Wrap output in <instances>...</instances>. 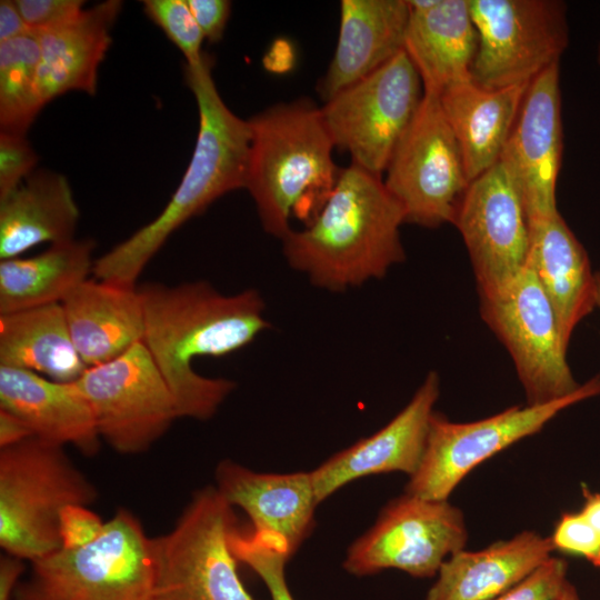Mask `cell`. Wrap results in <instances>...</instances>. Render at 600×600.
I'll list each match as a JSON object with an SVG mask.
<instances>
[{
    "label": "cell",
    "mask_w": 600,
    "mask_h": 600,
    "mask_svg": "<svg viewBox=\"0 0 600 600\" xmlns=\"http://www.w3.org/2000/svg\"><path fill=\"white\" fill-rule=\"evenodd\" d=\"M553 600H580V597L576 587L569 580H567Z\"/></svg>",
    "instance_id": "7bdbcfd3"
},
{
    "label": "cell",
    "mask_w": 600,
    "mask_h": 600,
    "mask_svg": "<svg viewBox=\"0 0 600 600\" xmlns=\"http://www.w3.org/2000/svg\"><path fill=\"white\" fill-rule=\"evenodd\" d=\"M439 393V376L430 371L408 404L384 427L311 471L318 503L366 476L393 471L412 476L423 456Z\"/></svg>",
    "instance_id": "e0dca14e"
},
{
    "label": "cell",
    "mask_w": 600,
    "mask_h": 600,
    "mask_svg": "<svg viewBox=\"0 0 600 600\" xmlns=\"http://www.w3.org/2000/svg\"><path fill=\"white\" fill-rule=\"evenodd\" d=\"M80 211L68 179L37 170L0 199V259L19 257L44 242L74 238Z\"/></svg>",
    "instance_id": "4316f807"
},
{
    "label": "cell",
    "mask_w": 600,
    "mask_h": 600,
    "mask_svg": "<svg viewBox=\"0 0 600 600\" xmlns=\"http://www.w3.org/2000/svg\"><path fill=\"white\" fill-rule=\"evenodd\" d=\"M104 523L88 506L71 504L63 508L59 519L61 548L74 549L93 541Z\"/></svg>",
    "instance_id": "8d00e7d4"
},
{
    "label": "cell",
    "mask_w": 600,
    "mask_h": 600,
    "mask_svg": "<svg viewBox=\"0 0 600 600\" xmlns=\"http://www.w3.org/2000/svg\"><path fill=\"white\" fill-rule=\"evenodd\" d=\"M600 394V372L572 394L538 406H512L471 422H452L433 412L426 448L406 493L428 500H448L477 466L511 444L539 432L562 410Z\"/></svg>",
    "instance_id": "30bf717a"
},
{
    "label": "cell",
    "mask_w": 600,
    "mask_h": 600,
    "mask_svg": "<svg viewBox=\"0 0 600 600\" xmlns=\"http://www.w3.org/2000/svg\"><path fill=\"white\" fill-rule=\"evenodd\" d=\"M204 39L218 42L222 39L230 17L231 2L227 0H187Z\"/></svg>",
    "instance_id": "74e56055"
},
{
    "label": "cell",
    "mask_w": 600,
    "mask_h": 600,
    "mask_svg": "<svg viewBox=\"0 0 600 600\" xmlns=\"http://www.w3.org/2000/svg\"><path fill=\"white\" fill-rule=\"evenodd\" d=\"M138 290L144 313L142 342L173 396L179 418L210 419L236 382L201 376L192 361L236 352L269 328L262 297L254 289L226 296L200 280L149 282Z\"/></svg>",
    "instance_id": "6da1fadb"
},
{
    "label": "cell",
    "mask_w": 600,
    "mask_h": 600,
    "mask_svg": "<svg viewBox=\"0 0 600 600\" xmlns=\"http://www.w3.org/2000/svg\"><path fill=\"white\" fill-rule=\"evenodd\" d=\"M597 307L600 309V270L596 271Z\"/></svg>",
    "instance_id": "ee69618b"
},
{
    "label": "cell",
    "mask_w": 600,
    "mask_h": 600,
    "mask_svg": "<svg viewBox=\"0 0 600 600\" xmlns=\"http://www.w3.org/2000/svg\"><path fill=\"white\" fill-rule=\"evenodd\" d=\"M37 437L0 449V546L34 562L61 548L59 519L71 504L90 506L94 484L64 452Z\"/></svg>",
    "instance_id": "5b68a950"
},
{
    "label": "cell",
    "mask_w": 600,
    "mask_h": 600,
    "mask_svg": "<svg viewBox=\"0 0 600 600\" xmlns=\"http://www.w3.org/2000/svg\"><path fill=\"white\" fill-rule=\"evenodd\" d=\"M554 550L584 558L600 570V533L579 512H564L550 536Z\"/></svg>",
    "instance_id": "d6a6232c"
},
{
    "label": "cell",
    "mask_w": 600,
    "mask_h": 600,
    "mask_svg": "<svg viewBox=\"0 0 600 600\" xmlns=\"http://www.w3.org/2000/svg\"><path fill=\"white\" fill-rule=\"evenodd\" d=\"M237 530L232 506L216 487L197 491L173 528L154 538L153 600H254L238 573Z\"/></svg>",
    "instance_id": "52a82bcc"
},
{
    "label": "cell",
    "mask_w": 600,
    "mask_h": 600,
    "mask_svg": "<svg viewBox=\"0 0 600 600\" xmlns=\"http://www.w3.org/2000/svg\"><path fill=\"white\" fill-rule=\"evenodd\" d=\"M386 171L384 186L404 222L431 229L454 223L471 181L438 93L424 91Z\"/></svg>",
    "instance_id": "9c48e42d"
},
{
    "label": "cell",
    "mask_w": 600,
    "mask_h": 600,
    "mask_svg": "<svg viewBox=\"0 0 600 600\" xmlns=\"http://www.w3.org/2000/svg\"><path fill=\"white\" fill-rule=\"evenodd\" d=\"M24 571L23 560L11 554L0 559V600H14L19 579Z\"/></svg>",
    "instance_id": "ab89813d"
},
{
    "label": "cell",
    "mask_w": 600,
    "mask_h": 600,
    "mask_svg": "<svg viewBox=\"0 0 600 600\" xmlns=\"http://www.w3.org/2000/svg\"><path fill=\"white\" fill-rule=\"evenodd\" d=\"M583 503L580 513L600 533V493L582 487Z\"/></svg>",
    "instance_id": "b9f144b4"
},
{
    "label": "cell",
    "mask_w": 600,
    "mask_h": 600,
    "mask_svg": "<svg viewBox=\"0 0 600 600\" xmlns=\"http://www.w3.org/2000/svg\"><path fill=\"white\" fill-rule=\"evenodd\" d=\"M32 563L14 600H153L154 538L139 519L119 509L91 542L60 548Z\"/></svg>",
    "instance_id": "8992f818"
},
{
    "label": "cell",
    "mask_w": 600,
    "mask_h": 600,
    "mask_svg": "<svg viewBox=\"0 0 600 600\" xmlns=\"http://www.w3.org/2000/svg\"><path fill=\"white\" fill-rule=\"evenodd\" d=\"M121 8V1L107 0L83 9L61 26L33 31L40 48L39 90L43 106L70 91L96 93L98 70Z\"/></svg>",
    "instance_id": "cb8c5ba5"
},
{
    "label": "cell",
    "mask_w": 600,
    "mask_h": 600,
    "mask_svg": "<svg viewBox=\"0 0 600 600\" xmlns=\"http://www.w3.org/2000/svg\"><path fill=\"white\" fill-rule=\"evenodd\" d=\"M143 10L167 38L180 50L187 66L199 64L204 36L198 26L187 0H144Z\"/></svg>",
    "instance_id": "4dcf8cb0"
},
{
    "label": "cell",
    "mask_w": 600,
    "mask_h": 600,
    "mask_svg": "<svg viewBox=\"0 0 600 600\" xmlns=\"http://www.w3.org/2000/svg\"><path fill=\"white\" fill-rule=\"evenodd\" d=\"M31 31L61 26L83 11L82 0H16Z\"/></svg>",
    "instance_id": "d590c367"
},
{
    "label": "cell",
    "mask_w": 600,
    "mask_h": 600,
    "mask_svg": "<svg viewBox=\"0 0 600 600\" xmlns=\"http://www.w3.org/2000/svg\"><path fill=\"white\" fill-rule=\"evenodd\" d=\"M530 82L487 89L469 79L439 93L471 182L499 161Z\"/></svg>",
    "instance_id": "484cf974"
},
{
    "label": "cell",
    "mask_w": 600,
    "mask_h": 600,
    "mask_svg": "<svg viewBox=\"0 0 600 600\" xmlns=\"http://www.w3.org/2000/svg\"><path fill=\"white\" fill-rule=\"evenodd\" d=\"M530 223L528 266L548 297L564 344L597 307L596 272L589 256L560 212Z\"/></svg>",
    "instance_id": "7402d4cb"
},
{
    "label": "cell",
    "mask_w": 600,
    "mask_h": 600,
    "mask_svg": "<svg viewBox=\"0 0 600 600\" xmlns=\"http://www.w3.org/2000/svg\"><path fill=\"white\" fill-rule=\"evenodd\" d=\"M453 226L468 250L480 299L503 293L528 266L529 218L499 161L470 183Z\"/></svg>",
    "instance_id": "9a60e30c"
},
{
    "label": "cell",
    "mask_w": 600,
    "mask_h": 600,
    "mask_svg": "<svg viewBox=\"0 0 600 600\" xmlns=\"http://www.w3.org/2000/svg\"><path fill=\"white\" fill-rule=\"evenodd\" d=\"M40 48L33 31L0 42V128L26 134L44 107L39 90Z\"/></svg>",
    "instance_id": "f546056e"
},
{
    "label": "cell",
    "mask_w": 600,
    "mask_h": 600,
    "mask_svg": "<svg viewBox=\"0 0 600 600\" xmlns=\"http://www.w3.org/2000/svg\"><path fill=\"white\" fill-rule=\"evenodd\" d=\"M480 314L508 350L527 404L553 402L579 389L553 308L529 266L503 293L481 298Z\"/></svg>",
    "instance_id": "7c38bea8"
},
{
    "label": "cell",
    "mask_w": 600,
    "mask_h": 600,
    "mask_svg": "<svg viewBox=\"0 0 600 600\" xmlns=\"http://www.w3.org/2000/svg\"><path fill=\"white\" fill-rule=\"evenodd\" d=\"M554 550L550 537L521 531L478 550H460L441 566L426 600H491L507 591Z\"/></svg>",
    "instance_id": "d4e9b609"
},
{
    "label": "cell",
    "mask_w": 600,
    "mask_h": 600,
    "mask_svg": "<svg viewBox=\"0 0 600 600\" xmlns=\"http://www.w3.org/2000/svg\"><path fill=\"white\" fill-rule=\"evenodd\" d=\"M231 547L238 561L250 567L266 583L271 600H294L284 574L289 558L273 542L252 532L243 534L237 530Z\"/></svg>",
    "instance_id": "1f68e13d"
},
{
    "label": "cell",
    "mask_w": 600,
    "mask_h": 600,
    "mask_svg": "<svg viewBox=\"0 0 600 600\" xmlns=\"http://www.w3.org/2000/svg\"><path fill=\"white\" fill-rule=\"evenodd\" d=\"M404 51L423 90L440 93L471 79L478 33L469 0H411Z\"/></svg>",
    "instance_id": "ffe728a7"
},
{
    "label": "cell",
    "mask_w": 600,
    "mask_h": 600,
    "mask_svg": "<svg viewBox=\"0 0 600 600\" xmlns=\"http://www.w3.org/2000/svg\"><path fill=\"white\" fill-rule=\"evenodd\" d=\"M31 32L23 20L16 1L0 2V42H4Z\"/></svg>",
    "instance_id": "f35d334b"
},
{
    "label": "cell",
    "mask_w": 600,
    "mask_h": 600,
    "mask_svg": "<svg viewBox=\"0 0 600 600\" xmlns=\"http://www.w3.org/2000/svg\"><path fill=\"white\" fill-rule=\"evenodd\" d=\"M251 141L246 189L262 228L283 239L293 210L309 194L326 201L340 172L321 110L309 99L276 103L248 119Z\"/></svg>",
    "instance_id": "277c9868"
},
{
    "label": "cell",
    "mask_w": 600,
    "mask_h": 600,
    "mask_svg": "<svg viewBox=\"0 0 600 600\" xmlns=\"http://www.w3.org/2000/svg\"><path fill=\"white\" fill-rule=\"evenodd\" d=\"M39 161L26 134L0 132V199L14 191Z\"/></svg>",
    "instance_id": "836d02e7"
},
{
    "label": "cell",
    "mask_w": 600,
    "mask_h": 600,
    "mask_svg": "<svg viewBox=\"0 0 600 600\" xmlns=\"http://www.w3.org/2000/svg\"><path fill=\"white\" fill-rule=\"evenodd\" d=\"M597 61H598V64L600 67V42L598 44V50H597Z\"/></svg>",
    "instance_id": "f6af8a7d"
},
{
    "label": "cell",
    "mask_w": 600,
    "mask_h": 600,
    "mask_svg": "<svg viewBox=\"0 0 600 600\" xmlns=\"http://www.w3.org/2000/svg\"><path fill=\"white\" fill-rule=\"evenodd\" d=\"M216 480L221 496L249 516L252 532L276 543L289 559L311 533L319 504L311 472L260 473L223 460Z\"/></svg>",
    "instance_id": "ac0fdd59"
},
{
    "label": "cell",
    "mask_w": 600,
    "mask_h": 600,
    "mask_svg": "<svg viewBox=\"0 0 600 600\" xmlns=\"http://www.w3.org/2000/svg\"><path fill=\"white\" fill-rule=\"evenodd\" d=\"M0 409L23 420L33 437L71 444L86 456L99 450L94 416L77 381H54L30 370L0 366Z\"/></svg>",
    "instance_id": "d6986e66"
},
{
    "label": "cell",
    "mask_w": 600,
    "mask_h": 600,
    "mask_svg": "<svg viewBox=\"0 0 600 600\" xmlns=\"http://www.w3.org/2000/svg\"><path fill=\"white\" fill-rule=\"evenodd\" d=\"M467 540L458 507L404 493L391 500L373 527L352 543L343 568L360 577L398 569L414 578H431L449 557L464 549Z\"/></svg>",
    "instance_id": "5bb4252c"
},
{
    "label": "cell",
    "mask_w": 600,
    "mask_h": 600,
    "mask_svg": "<svg viewBox=\"0 0 600 600\" xmlns=\"http://www.w3.org/2000/svg\"><path fill=\"white\" fill-rule=\"evenodd\" d=\"M562 147L560 67L554 63L529 83L499 159L519 191L529 222L558 212Z\"/></svg>",
    "instance_id": "2e32d148"
},
{
    "label": "cell",
    "mask_w": 600,
    "mask_h": 600,
    "mask_svg": "<svg viewBox=\"0 0 600 600\" xmlns=\"http://www.w3.org/2000/svg\"><path fill=\"white\" fill-rule=\"evenodd\" d=\"M404 216L380 174L356 163L337 181L308 227L282 239L289 266L317 287L344 291L382 278L401 263Z\"/></svg>",
    "instance_id": "7a4b0ae2"
},
{
    "label": "cell",
    "mask_w": 600,
    "mask_h": 600,
    "mask_svg": "<svg viewBox=\"0 0 600 600\" xmlns=\"http://www.w3.org/2000/svg\"><path fill=\"white\" fill-rule=\"evenodd\" d=\"M423 93L421 78L402 50L320 110L334 148L348 152L352 163L381 176Z\"/></svg>",
    "instance_id": "ba28073f"
},
{
    "label": "cell",
    "mask_w": 600,
    "mask_h": 600,
    "mask_svg": "<svg viewBox=\"0 0 600 600\" xmlns=\"http://www.w3.org/2000/svg\"><path fill=\"white\" fill-rule=\"evenodd\" d=\"M76 381L101 440L118 453L148 451L179 418L173 396L143 342L87 368Z\"/></svg>",
    "instance_id": "4fadbf2b"
},
{
    "label": "cell",
    "mask_w": 600,
    "mask_h": 600,
    "mask_svg": "<svg viewBox=\"0 0 600 600\" xmlns=\"http://www.w3.org/2000/svg\"><path fill=\"white\" fill-rule=\"evenodd\" d=\"M33 437L27 423L16 414L0 409V449Z\"/></svg>",
    "instance_id": "60d3db41"
},
{
    "label": "cell",
    "mask_w": 600,
    "mask_h": 600,
    "mask_svg": "<svg viewBox=\"0 0 600 600\" xmlns=\"http://www.w3.org/2000/svg\"><path fill=\"white\" fill-rule=\"evenodd\" d=\"M407 0H342L338 43L318 92L326 102L404 50Z\"/></svg>",
    "instance_id": "44dd1931"
},
{
    "label": "cell",
    "mask_w": 600,
    "mask_h": 600,
    "mask_svg": "<svg viewBox=\"0 0 600 600\" xmlns=\"http://www.w3.org/2000/svg\"><path fill=\"white\" fill-rule=\"evenodd\" d=\"M70 337L86 366L109 362L144 334V313L137 287L84 280L61 302Z\"/></svg>",
    "instance_id": "603a6c76"
},
{
    "label": "cell",
    "mask_w": 600,
    "mask_h": 600,
    "mask_svg": "<svg viewBox=\"0 0 600 600\" xmlns=\"http://www.w3.org/2000/svg\"><path fill=\"white\" fill-rule=\"evenodd\" d=\"M92 239H72L0 261V314L61 303L92 272Z\"/></svg>",
    "instance_id": "83f0119b"
},
{
    "label": "cell",
    "mask_w": 600,
    "mask_h": 600,
    "mask_svg": "<svg viewBox=\"0 0 600 600\" xmlns=\"http://www.w3.org/2000/svg\"><path fill=\"white\" fill-rule=\"evenodd\" d=\"M0 366L62 382L78 380L88 368L74 348L61 303L0 314Z\"/></svg>",
    "instance_id": "f1b7e54d"
},
{
    "label": "cell",
    "mask_w": 600,
    "mask_h": 600,
    "mask_svg": "<svg viewBox=\"0 0 600 600\" xmlns=\"http://www.w3.org/2000/svg\"><path fill=\"white\" fill-rule=\"evenodd\" d=\"M211 70L209 54L199 64L184 67L198 106L199 129L179 186L153 220L94 260L96 279L136 287L143 269L179 227L223 194L246 189L250 126L227 107Z\"/></svg>",
    "instance_id": "3957f363"
},
{
    "label": "cell",
    "mask_w": 600,
    "mask_h": 600,
    "mask_svg": "<svg viewBox=\"0 0 600 600\" xmlns=\"http://www.w3.org/2000/svg\"><path fill=\"white\" fill-rule=\"evenodd\" d=\"M568 563L550 557L520 582L491 600H553L566 583Z\"/></svg>",
    "instance_id": "e575fe53"
},
{
    "label": "cell",
    "mask_w": 600,
    "mask_h": 600,
    "mask_svg": "<svg viewBox=\"0 0 600 600\" xmlns=\"http://www.w3.org/2000/svg\"><path fill=\"white\" fill-rule=\"evenodd\" d=\"M478 33L471 80L487 89L528 83L559 63L569 44L559 0H469Z\"/></svg>",
    "instance_id": "8fae6325"
}]
</instances>
